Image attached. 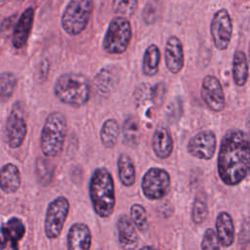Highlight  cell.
I'll list each match as a JSON object with an SVG mask.
<instances>
[{
	"label": "cell",
	"instance_id": "obj_22",
	"mask_svg": "<svg viewBox=\"0 0 250 250\" xmlns=\"http://www.w3.org/2000/svg\"><path fill=\"white\" fill-rule=\"evenodd\" d=\"M118 178L121 184L125 187H131L136 180L135 165L131 157L125 153H121L117 158Z\"/></svg>",
	"mask_w": 250,
	"mask_h": 250
},
{
	"label": "cell",
	"instance_id": "obj_29",
	"mask_svg": "<svg viewBox=\"0 0 250 250\" xmlns=\"http://www.w3.org/2000/svg\"><path fill=\"white\" fill-rule=\"evenodd\" d=\"M138 7V0H113L112 8L113 12L119 17L132 16Z\"/></svg>",
	"mask_w": 250,
	"mask_h": 250
},
{
	"label": "cell",
	"instance_id": "obj_14",
	"mask_svg": "<svg viewBox=\"0 0 250 250\" xmlns=\"http://www.w3.org/2000/svg\"><path fill=\"white\" fill-rule=\"evenodd\" d=\"M92 233L89 227L83 223L73 224L66 235L67 250H90Z\"/></svg>",
	"mask_w": 250,
	"mask_h": 250
},
{
	"label": "cell",
	"instance_id": "obj_12",
	"mask_svg": "<svg viewBox=\"0 0 250 250\" xmlns=\"http://www.w3.org/2000/svg\"><path fill=\"white\" fill-rule=\"evenodd\" d=\"M27 126L20 111L12 110L6 122V138L12 148L19 147L25 139Z\"/></svg>",
	"mask_w": 250,
	"mask_h": 250
},
{
	"label": "cell",
	"instance_id": "obj_5",
	"mask_svg": "<svg viewBox=\"0 0 250 250\" xmlns=\"http://www.w3.org/2000/svg\"><path fill=\"white\" fill-rule=\"evenodd\" d=\"M94 0H70L62 16V27L69 35L81 33L93 12Z\"/></svg>",
	"mask_w": 250,
	"mask_h": 250
},
{
	"label": "cell",
	"instance_id": "obj_6",
	"mask_svg": "<svg viewBox=\"0 0 250 250\" xmlns=\"http://www.w3.org/2000/svg\"><path fill=\"white\" fill-rule=\"evenodd\" d=\"M132 28L124 17H115L109 22L103 40L104 50L111 55L123 54L131 41Z\"/></svg>",
	"mask_w": 250,
	"mask_h": 250
},
{
	"label": "cell",
	"instance_id": "obj_24",
	"mask_svg": "<svg viewBox=\"0 0 250 250\" xmlns=\"http://www.w3.org/2000/svg\"><path fill=\"white\" fill-rule=\"evenodd\" d=\"M118 136H119L118 122L113 118H109L105 120L103 123L100 131V139L103 146L106 148L113 147L117 143Z\"/></svg>",
	"mask_w": 250,
	"mask_h": 250
},
{
	"label": "cell",
	"instance_id": "obj_33",
	"mask_svg": "<svg viewBox=\"0 0 250 250\" xmlns=\"http://www.w3.org/2000/svg\"><path fill=\"white\" fill-rule=\"evenodd\" d=\"M140 250H157V249L152 245H146V246H143Z\"/></svg>",
	"mask_w": 250,
	"mask_h": 250
},
{
	"label": "cell",
	"instance_id": "obj_13",
	"mask_svg": "<svg viewBox=\"0 0 250 250\" xmlns=\"http://www.w3.org/2000/svg\"><path fill=\"white\" fill-rule=\"evenodd\" d=\"M165 64L168 70L173 73H179L185 63L184 47L182 41L177 36H170L165 45L164 51Z\"/></svg>",
	"mask_w": 250,
	"mask_h": 250
},
{
	"label": "cell",
	"instance_id": "obj_21",
	"mask_svg": "<svg viewBox=\"0 0 250 250\" xmlns=\"http://www.w3.org/2000/svg\"><path fill=\"white\" fill-rule=\"evenodd\" d=\"M248 61L243 51H236L232 59V78L236 86H244L248 80Z\"/></svg>",
	"mask_w": 250,
	"mask_h": 250
},
{
	"label": "cell",
	"instance_id": "obj_7",
	"mask_svg": "<svg viewBox=\"0 0 250 250\" xmlns=\"http://www.w3.org/2000/svg\"><path fill=\"white\" fill-rule=\"evenodd\" d=\"M69 208V201L64 196H58L49 203L44 223L45 234L49 239H56L61 235Z\"/></svg>",
	"mask_w": 250,
	"mask_h": 250
},
{
	"label": "cell",
	"instance_id": "obj_1",
	"mask_svg": "<svg viewBox=\"0 0 250 250\" xmlns=\"http://www.w3.org/2000/svg\"><path fill=\"white\" fill-rule=\"evenodd\" d=\"M250 148L247 134L239 129H230L223 137L219 155L218 173L224 184L236 186L249 172Z\"/></svg>",
	"mask_w": 250,
	"mask_h": 250
},
{
	"label": "cell",
	"instance_id": "obj_2",
	"mask_svg": "<svg viewBox=\"0 0 250 250\" xmlns=\"http://www.w3.org/2000/svg\"><path fill=\"white\" fill-rule=\"evenodd\" d=\"M89 195L95 213L108 218L115 207V188L111 173L104 167L97 168L90 179Z\"/></svg>",
	"mask_w": 250,
	"mask_h": 250
},
{
	"label": "cell",
	"instance_id": "obj_11",
	"mask_svg": "<svg viewBox=\"0 0 250 250\" xmlns=\"http://www.w3.org/2000/svg\"><path fill=\"white\" fill-rule=\"evenodd\" d=\"M201 98L205 104L215 112L226 107V97L219 79L214 75H206L201 83Z\"/></svg>",
	"mask_w": 250,
	"mask_h": 250
},
{
	"label": "cell",
	"instance_id": "obj_17",
	"mask_svg": "<svg viewBox=\"0 0 250 250\" xmlns=\"http://www.w3.org/2000/svg\"><path fill=\"white\" fill-rule=\"evenodd\" d=\"M216 236L224 247H229L234 241V224L231 216L228 212H220L216 218Z\"/></svg>",
	"mask_w": 250,
	"mask_h": 250
},
{
	"label": "cell",
	"instance_id": "obj_28",
	"mask_svg": "<svg viewBox=\"0 0 250 250\" xmlns=\"http://www.w3.org/2000/svg\"><path fill=\"white\" fill-rule=\"evenodd\" d=\"M208 216V207L206 199L202 196H196L192 203L191 208V220L194 224H202Z\"/></svg>",
	"mask_w": 250,
	"mask_h": 250
},
{
	"label": "cell",
	"instance_id": "obj_32",
	"mask_svg": "<svg viewBox=\"0 0 250 250\" xmlns=\"http://www.w3.org/2000/svg\"><path fill=\"white\" fill-rule=\"evenodd\" d=\"M164 98V86L163 84H157L154 88H151V100L156 104H161Z\"/></svg>",
	"mask_w": 250,
	"mask_h": 250
},
{
	"label": "cell",
	"instance_id": "obj_27",
	"mask_svg": "<svg viewBox=\"0 0 250 250\" xmlns=\"http://www.w3.org/2000/svg\"><path fill=\"white\" fill-rule=\"evenodd\" d=\"M95 85L101 94H108L113 86V72L109 66L100 70L95 78Z\"/></svg>",
	"mask_w": 250,
	"mask_h": 250
},
{
	"label": "cell",
	"instance_id": "obj_10",
	"mask_svg": "<svg viewBox=\"0 0 250 250\" xmlns=\"http://www.w3.org/2000/svg\"><path fill=\"white\" fill-rule=\"evenodd\" d=\"M217 149V137L211 130L200 131L195 134L188 143V152L198 159H211Z\"/></svg>",
	"mask_w": 250,
	"mask_h": 250
},
{
	"label": "cell",
	"instance_id": "obj_20",
	"mask_svg": "<svg viewBox=\"0 0 250 250\" xmlns=\"http://www.w3.org/2000/svg\"><path fill=\"white\" fill-rule=\"evenodd\" d=\"M21 186V174L12 163L4 165L0 170V188L6 193L16 192Z\"/></svg>",
	"mask_w": 250,
	"mask_h": 250
},
{
	"label": "cell",
	"instance_id": "obj_9",
	"mask_svg": "<svg viewBox=\"0 0 250 250\" xmlns=\"http://www.w3.org/2000/svg\"><path fill=\"white\" fill-rule=\"evenodd\" d=\"M210 33L217 49L226 50L229 47L232 35V21L227 9L223 8L215 13L210 23Z\"/></svg>",
	"mask_w": 250,
	"mask_h": 250
},
{
	"label": "cell",
	"instance_id": "obj_16",
	"mask_svg": "<svg viewBox=\"0 0 250 250\" xmlns=\"http://www.w3.org/2000/svg\"><path fill=\"white\" fill-rule=\"evenodd\" d=\"M118 243L123 250H135L139 243L136 228L126 215H120L116 222Z\"/></svg>",
	"mask_w": 250,
	"mask_h": 250
},
{
	"label": "cell",
	"instance_id": "obj_3",
	"mask_svg": "<svg viewBox=\"0 0 250 250\" xmlns=\"http://www.w3.org/2000/svg\"><path fill=\"white\" fill-rule=\"evenodd\" d=\"M90 82L81 73H64L54 85L55 96L62 103L74 107L85 104L90 98Z\"/></svg>",
	"mask_w": 250,
	"mask_h": 250
},
{
	"label": "cell",
	"instance_id": "obj_23",
	"mask_svg": "<svg viewBox=\"0 0 250 250\" xmlns=\"http://www.w3.org/2000/svg\"><path fill=\"white\" fill-rule=\"evenodd\" d=\"M160 50L155 44L149 45L143 57V72L146 76H153L157 73L160 62Z\"/></svg>",
	"mask_w": 250,
	"mask_h": 250
},
{
	"label": "cell",
	"instance_id": "obj_25",
	"mask_svg": "<svg viewBox=\"0 0 250 250\" xmlns=\"http://www.w3.org/2000/svg\"><path fill=\"white\" fill-rule=\"evenodd\" d=\"M17 85V78L11 72L0 74V102H7L13 95Z\"/></svg>",
	"mask_w": 250,
	"mask_h": 250
},
{
	"label": "cell",
	"instance_id": "obj_15",
	"mask_svg": "<svg viewBox=\"0 0 250 250\" xmlns=\"http://www.w3.org/2000/svg\"><path fill=\"white\" fill-rule=\"evenodd\" d=\"M24 232L25 228L22 222L16 217L11 218L1 227L0 248H5L7 244H10L13 250H18L19 241L22 238Z\"/></svg>",
	"mask_w": 250,
	"mask_h": 250
},
{
	"label": "cell",
	"instance_id": "obj_18",
	"mask_svg": "<svg viewBox=\"0 0 250 250\" xmlns=\"http://www.w3.org/2000/svg\"><path fill=\"white\" fill-rule=\"evenodd\" d=\"M151 146L154 154L160 159H166L172 154L174 143L168 128L160 126L154 131L151 140Z\"/></svg>",
	"mask_w": 250,
	"mask_h": 250
},
{
	"label": "cell",
	"instance_id": "obj_8",
	"mask_svg": "<svg viewBox=\"0 0 250 250\" xmlns=\"http://www.w3.org/2000/svg\"><path fill=\"white\" fill-rule=\"evenodd\" d=\"M171 184L169 173L158 167L148 169L142 179V190L144 195L149 200H158L163 198Z\"/></svg>",
	"mask_w": 250,
	"mask_h": 250
},
{
	"label": "cell",
	"instance_id": "obj_26",
	"mask_svg": "<svg viewBox=\"0 0 250 250\" xmlns=\"http://www.w3.org/2000/svg\"><path fill=\"white\" fill-rule=\"evenodd\" d=\"M131 221L134 224L135 228L139 230L145 232L148 229V220L145 207L141 204H133L130 208Z\"/></svg>",
	"mask_w": 250,
	"mask_h": 250
},
{
	"label": "cell",
	"instance_id": "obj_30",
	"mask_svg": "<svg viewBox=\"0 0 250 250\" xmlns=\"http://www.w3.org/2000/svg\"><path fill=\"white\" fill-rule=\"evenodd\" d=\"M124 143L127 144H137L139 140V127L133 118H128L123 125Z\"/></svg>",
	"mask_w": 250,
	"mask_h": 250
},
{
	"label": "cell",
	"instance_id": "obj_19",
	"mask_svg": "<svg viewBox=\"0 0 250 250\" xmlns=\"http://www.w3.org/2000/svg\"><path fill=\"white\" fill-rule=\"evenodd\" d=\"M34 12L32 8H27L20 17L13 32L12 42L16 48H21L27 41L32 28Z\"/></svg>",
	"mask_w": 250,
	"mask_h": 250
},
{
	"label": "cell",
	"instance_id": "obj_31",
	"mask_svg": "<svg viewBox=\"0 0 250 250\" xmlns=\"http://www.w3.org/2000/svg\"><path fill=\"white\" fill-rule=\"evenodd\" d=\"M219 241L217 239L215 230L207 229L201 239V250H220Z\"/></svg>",
	"mask_w": 250,
	"mask_h": 250
},
{
	"label": "cell",
	"instance_id": "obj_4",
	"mask_svg": "<svg viewBox=\"0 0 250 250\" xmlns=\"http://www.w3.org/2000/svg\"><path fill=\"white\" fill-rule=\"evenodd\" d=\"M67 121L60 111L51 112L44 123L40 137V147L46 157L58 156L64 145Z\"/></svg>",
	"mask_w": 250,
	"mask_h": 250
}]
</instances>
